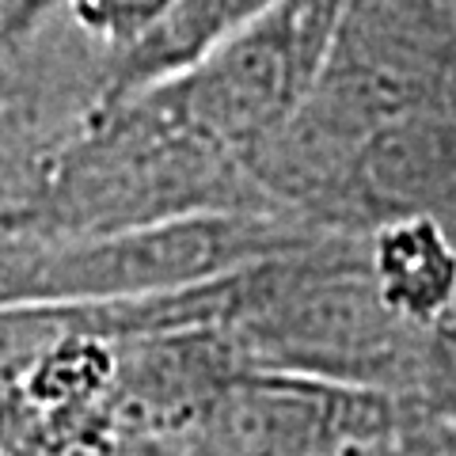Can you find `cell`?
Wrapping results in <instances>:
<instances>
[{"label":"cell","instance_id":"cell-2","mask_svg":"<svg viewBox=\"0 0 456 456\" xmlns=\"http://www.w3.org/2000/svg\"><path fill=\"white\" fill-rule=\"evenodd\" d=\"M80 20L110 35H134L164 12L167 0H73Z\"/></svg>","mask_w":456,"mask_h":456},{"label":"cell","instance_id":"cell-1","mask_svg":"<svg viewBox=\"0 0 456 456\" xmlns=\"http://www.w3.org/2000/svg\"><path fill=\"white\" fill-rule=\"evenodd\" d=\"M380 278L388 301L415 312H434L445 305L456 281L452 251L441 244V236L430 224H399L380 236Z\"/></svg>","mask_w":456,"mask_h":456}]
</instances>
